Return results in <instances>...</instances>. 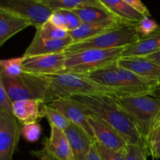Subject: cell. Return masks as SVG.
Listing matches in <instances>:
<instances>
[{"label":"cell","mask_w":160,"mask_h":160,"mask_svg":"<svg viewBox=\"0 0 160 160\" xmlns=\"http://www.w3.org/2000/svg\"><path fill=\"white\" fill-rule=\"evenodd\" d=\"M31 26L27 19L0 9V47L10 38Z\"/></svg>","instance_id":"cell-17"},{"label":"cell","mask_w":160,"mask_h":160,"mask_svg":"<svg viewBox=\"0 0 160 160\" xmlns=\"http://www.w3.org/2000/svg\"><path fill=\"white\" fill-rule=\"evenodd\" d=\"M143 57L146 58V59L156 62V64H158L160 67V51L156 52H153L152 53V54L148 55V56H143Z\"/></svg>","instance_id":"cell-38"},{"label":"cell","mask_w":160,"mask_h":160,"mask_svg":"<svg viewBox=\"0 0 160 160\" xmlns=\"http://www.w3.org/2000/svg\"><path fill=\"white\" fill-rule=\"evenodd\" d=\"M22 124L12 112L0 108V160H12Z\"/></svg>","instance_id":"cell-9"},{"label":"cell","mask_w":160,"mask_h":160,"mask_svg":"<svg viewBox=\"0 0 160 160\" xmlns=\"http://www.w3.org/2000/svg\"><path fill=\"white\" fill-rule=\"evenodd\" d=\"M148 156L149 150L145 139H141L138 143L127 144L124 150L125 160H147Z\"/></svg>","instance_id":"cell-25"},{"label":"cell","mask_w":160,"mask_h":160,"mask_svg":"<svg viewBox=\"0 0 160 160\" xmlns=\"http://www.w3.org/2000/svg\"><path fill=\"white\" fill-rule=\"evenodd\" d=\"M42 134V127L38 122L22 125L21 135L28 142L34 143L39 140Z\"/></svg>","instance_id":"cell-29"},{"label":"cell","mask_w":160,"mask_h":160,"mask_svg":"<svg viewBox=\"0 0 160 160\" xmlns=\"http://www.w3.org/2000/svg\"><path fill=\"white\" fill-rule=\"evenodd\" d=\"M48 21L57 28L69 31V24L67 19L61 9L53 10Z\"/></svg>","instance_id":"cell-32"},{"label":"cell","mask_w":160,"mask_h":160,"mask_svg":"<svg viewBox=\"0 0 160 160\" xmlns=\"http://www.w3.org/2000/svg\"><path fill=\"white\" fill-rule=\"evenodd\" d=\"M123 1L125 2L129 6H131L132 8H134L135 10H137L138 12H139L143 16L151 17L149 10L141 0H123Z\"/></svg>","instance_id":"cell-35"},{"label":"cell","mask_w":160,"mask_h":160,"mask_svg":"<svg viewBox=\"0 0 160 160\" xmlns=\"http://www.w3.org/2000/svg\"><path fill=\"white\" fill-rule=\"evenodd\" d=\"M116 17L126 25H136L144 16L123 0H100Z\"/></svg>","instance_id":"cell-21"},{"label":"cell","mask_w":160,"mask_h":160,"mask_svg":"<svg viewBox=\"0 0 160 160\" xmlns=\"http://www.w3.org/2000/svg\"><path fill=\"white\" fill-rule=\"evenodd\" d=\"M146 142L150 156L154 159H159L160 158V113L153 124Z\"/></svg>","instance_id":"cell-28"},{"label":"cell","mask_w":160,"mask_h":160,"mask_svg":"<svg viewBox=\"0 0 160 160\" xmlns=\"http://www.w3.org/2000/svg\"><path fill=\"white\" fill-rule=\"evenodd\" d=\"M23 56L7 59H0V70L3 77L17 78L23 73Z\"/></svg>","instance_id":"cell-27"},{"label":"cell","mask_w":160,"mask_h":160,"mask_svg":"<svg viewBox=\"0 0 160 160\" xmlns=\"http://www.w3.org/2000/svg\"><path fill=\"white\" fill-rule=\"evenodd\" d=\"M44 76L47 81L45 103L59 98H70L74 95H114L110 89L95 82L86 75L60 73Z\"/></svg>","instance_id":"cell-3"},{"label":"cell","mask_w":160,"mask_h":160,"mask_svg":"<svg viewBox=\"0 0 160 160\" xmlns=\"http://www.w3.org/2000/svg\"><path fill=\"white\" fill-rule=\"evenodd\" d=\"M42 117L47 119L50 126H54L62 131H65L70 124V121L62 112L51 105H46L45 103L42 106Z\"/></svg>","instance_id":"cell-24"},{"label":"cell","mask_w":160,"mask_h":160,"mask_svg":"<svg viewBox=\"0 0 160 160\" xmlns=\"http://www.w3.org/2000/svg\"><path fill=\"white\" fill-rule=\"evenodd\" d=\"M95 143L93 144V145L91 148L90 151H89L88 154L87 160H102L101 156H100V155L98 154V151H97V148Z\"/></svg>","instance_id":"cell-37"},{"label":"cell","mask_w":160,"mask_h":160,"mask_svg":"<svg viewBox=\"0 0 160 160\" xmlns=\"http://www.w3.org/2000/svg\"><path fill=\"white\" fill-rule=\"evenodd\" d=\"M35 35L46 40H57L68 37L69 31L57 28L49 21H47L36 29Z\"/></svg>","instance_id":"cell-26"},{"label":"cell","mask_w":160,"mask_h":160,"mask_svg":"<svg viewBox=\"0 0 160 160\" xmlns=\"http://www.w3.org/2000/svg\"><path fill=\"white\" fill-rule=\"evenodd\" d=\"M0 108L4 109L9 112H12V102L9 100L3 83V76L0 70Z\"/></svg>","instance_id":"cell-33"},{"label":"cell","mask_w":160,"mask_h":160,"mask_svg":"<svg viewBox=\"0 0 160 160\" xmlns=\"http://www.w3.org/2000/svg\"><path fill=\"white\" fill-rule=\"evenodd\" d=\"M67 55L64 52L52 54L23 57V72L38 75L59 73L64 70Z\"/></svg>","instance_id":"cell-10"},{"label":"cell","mask_w":160,"mask_h":160,"mask_svg":"<svg viewBox=\"0 0 160 160\" xmlns=\"http://www.w3.org/2000/svg\"><path fill=\"white\" fill-rule=\"evenodd\" d=\"M61 10L62 11L64 15L66 16L67 21H68L69 31H73V30L77 29V28L81 26L82 22L81 21V20L78 18V17L74 12H72L71 10H69V9H61Z\"/></svg>","instance_id":"cell-34"},{"label":"cell","mask_w":160,"mask_h":160,"mask_svg":"<svg viewBox=\"0 0 160 160\" xmlns=\"http://www.w3.org/2000/svg\"><path fill=\"white\" fill-rule=\"evenodd\" d=\"M72 43L73 40L70 35L65 38L57 40H46L34 35V39L27 48L23 57L62 52L65 51Z\"/></svg>","instance_id":"cell-15"},{"label":"cell","mask_w":160,"mask_h":160,"mask_svg":"<svg viewBox=\"0 0 160 160\" xmlns=\"http://www.w3.org/2000/svg\"><path fill=\"white\" fill-rule=\"evenodd\" d=\"M88 122L96 142L115 151H124L128 143L113 127L102 119L93 115H88Z\"/></svg>","instance_id":"cell-11"},{"label":"cell","mask_w":160,"mask_h":160,"mask_svg":"<svg viewBox=\"0 0 160 160\" xmlns=\"http://www.w3.org/2000/svg\"><path fill=\"white\" fill-rule=\"evenodd\" d=\"M75 160H87V156L95 143L93 139L79 127L70 123L64 131Z\"/></svg>","instance_id":"cell-14"},{"label":"cell","mask_w":160,"mask_h":160,"mask_svg":"<svg viewBox=\"0 0 160 160\" xmlns=\"http://www.w3.org/2000/svg\"><path fill=\"white\" fill-rule=\"evenodd\" d=\"M152 96L156 97V98H158V99L160 100V87L157 88L155 89V91L153 92L152 93Z\"/></svg>","instance_id":"cell-39"},{"label":"cell","mask_w":160,"mask_h":160,"mask_svg":"<svg viewBox=\"0 0 160 160\" xmlns=\"http://www.w3.org/2000/svg\"><path fill=\"white\" fill-rule=\"evenodd\" d=\"M51 127L49 138H45L42 142L43 147L46 148L60 160H75L70 143L64 131L54 126Z\"/></svg>","instance_id":"cell-16"},{"label":"cell","mask_w":160,"mask_h":160,"mask_svg":"<svg viewBox=\"0 0 160 160\" xmlns=\"http://www.w3.org/2000/svg\"><path fill=\"white\" fill-rule=\"evenodd\" d=\"M49 105L62 112L70 123L79 127L96 142L95 134L88 122V115L84 106L71 98H59Z\"/></svg>","instance_id":"cell-12"},{"label":"cell","mask_w":160,"mask_h":160,"mask_svg":"<svg viewBox=\"0 0 160 160\" xmlns=\"http://www.w3.org/2000/svg\"><path fill=\"white\" fill-rule=\"evenodd\" d=\"M30 153L32 156L38 158L39 160H60L45 147H43L42 149L38 150V151H32Z\"/></svg>","instance_id":"cell-36"},{"label":"cell","mask_w":160,"mask_h":160,"mask_svg":"<svg viewBox=\"0 0 160 160\" xmlns=\"http://www.w3.org/2000/svg\"><path fill=\"white\" fill-rule=\"evenodd\" d=\"M160 51V25L152 34L141 37L133 45L125 47L122 57L145 56Z\"/></svg>","instance_id":"cell-20"},{"label":"cell","mask_w":160,"mask_h":160,"mask_svg":"<svg viewBox=\"0 0 160 160\" xmlns=\"http://www.w3.org/2000/svg\"><path fill=\"white\" fill-rule=\"evenodd\" d=\"M117 62L120 67L128 69L151 81L157 88L160 87V67L156 62L143 56L121 57Z\"/></svg>","instance_id":"cell-13"},{"label":"cell","mask_w":160,"mask_h":160,"mask_svg":"<svg viewBox=\"0 0 160 160\" xmlns=\"http://www.w3.org/2000/svg\"><path fill=\"white\" fill-rule=\"evenodd\" d=\"M40 1L52 11L56 9L70 10V9H79V8L94 7L109 12V10L100 0H40Z\"/></svg>","instance_id":"cell-22"},{"label":"cell","mask_w":160,"mask_h":160,"mask_svg":"<svg viewBox=\"0 0 160 160\" xmlns=\"http://www.w3.org/2000/svg\"><path fill=\"white\" fill-rule=\"evenodd\" d=\"M136 25H123L108 32L94 36L90 38L73 42L64 51L66 53L81 50L109 49L125 48L133 45L140 39V34L135 28Z\"/></svg>","instance_id":"cell-6"},{"label":"cell","mask_w":160,"mask_h":160,"mask_svg":"<svg viewBox=\"0 0 160 160\" xmlns=\"http://www.w3.org/2000/svg\"><path fill=\"white\" fill-rule=\"evenodd\" d=\"M123 25H109V26H100V25H92L88 23H81V26L73 31H69V35L73 42H80L90 38L94 36L108 32L116 29Z\"/></svg>","instance_id":"cell-23"},{"label":"cell","mask_w":160,"mask_h":160,"mask_svg":"<svg viewBox=\"0 0 160 160\" xmlns=\"http://www.w3.org/2000/svg\"><path fill=\"white\" fill-rule=\"evenodd\" d=\"M44 104L37 99H23L12 103V112L22 125L38 122L42 117V106Z\"/></svg>","instance_id":"cell-19"},{"label":"cell","mask_w":160,"mask_h":160,"mask_svg":"<svg viewBox=\"0 0 160 160\" xmlns=\"http://www.w3.org/2000/svg\"><path fill=\"white\" fill-rule=\"evenodd\" d=\"M159 27V24L155 21L151 17L144 16L143 18L136 24L135 28L141 37L147 36L156 31Z\"/></svg>","instance_id":"cell-30"},{"label":"cell","mask_w":160,"mask_h":160,"mask_svg":"<svg viewBox=\"0 0 160 160\" xmlns=\"http://www.w3.org/2000/svg\"><path fill=\"white\" fill-rule=\"evenodd\" d=\"M70 10L74 12L83 23L100 26L126 25L112 13L98 8L84 7Z\"/></svg>","instance_id":"cell-18"},{"label":"cell","mask_w":160,"mask_h":160,"mask_svg":"<svg viewBox=\"0 0 160 160\" xmlns=\"http://www.w3.org/2000/svg\"><path fill=\"white\" fill-rule=\"evenodd\" d=\"M118 101L133 121L139 135L146 141L160 113V100L146 95L118 98Z\"/></svg>","instance_id":"cell-5"},{"label":"cell","mask_w":160,"mask_h":160,"mask_svg":"<svg viewBox=\"0 0 160 160\" xmlns=\"http://www.w3.org/2000/svg\"><path fill=\"white\" fill-rule=\"evenodd\" d=\"M123 49L124 48H92L70 53L65 52L67 59L64 70L61 73L88 75L117 62L122 57Z\"/></svg>","instance_id":"cell-4"},{"label":"cell","mask_w":160,"mask_h":160,"mask_svg":"<svg viewBox=\"0 0 160 160\" xmlns=\"http://www.w3.org/2000/svg\"><path fill=\"white\" fill-rule=\"evenodd\" d=\"M95 144L97 151L102 160H125L124 151H115L100 145L98 142H95Z\"/></svg>","instance_id":"cell-31"},{"label":"cell","mask_w":160,"mask_h":160,"mask_svg":"<svg viewBox=\"0 0 160 160\" xmlns=\"http://www.w3.org/2000/svg\"><path fill=\"white\" fill-rule=\"evenodd\" d=\"M3 83L12 103L23 99H37L45 103L47 81L44 75L23 72L17 78L3 77Z\"/></svg>","instance_id":"cell-7"},{"label":"cell","mask_w":160,"mask_h":160,"mask_svg":"<svg viewBox=\"0 0 160 160\" xmlns=\"http://www.w3.org/2000/svg\"><path fill=\"white\" fill-rule=\"evenodd\" d=\"M0 9L27 19L36 29L48 21L52 12L40 0H0Z\"/></svg>","instance_id":"cell-8"},{"label":"cell","mask_w":160,"mask_h":160,"mask_svg":"<svg viewBox=\"0 0 160 160\" xmlns=\"http://www.w3.org/2000/svg\"><path fill=\"white\" fill-rule=\"evenodd\" d=\"M70 98L82 105L87 114L99 117L113 127L128 144L138 143L142 139L115 95H74Z\"/></svg>","instance_id":"cell-1"},{"label":"cell","mask_w":160,"mask_h":160,"mask_svg":"<svg viewBox=\"0 0 160 160\" xmlns=\"http://www.w3.org/2000/svg\"><path fill=\"white\" fill-rule=\"evenodd\" d=\"M118 62V61H117ZM116 62L86 75L95 82L110 89L117 98L152 95L157 86Z\"/></svg>","instance_id":"cell-2"}]
</instances>
